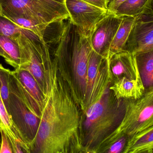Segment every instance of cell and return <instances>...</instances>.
Listing matches in <instances>:
<instances>
[{
  "label": "cell",
  "instance_id": "cell-1",
  "mask_svg": "<svg viewBox=\"0 0 153 153\" xmlns=\"http://www.w3.org/2000/svg\"><path fill=\"white\" fill-rule=\"evenodd\" d=\"M81 110L56 67L36 137L29 153H78L81 150Z\"/></svg>",
  "mask_w": 153,
  "mask_h": 153
},
{
  "label": "cell",
  "instance_id": "cell-2",
  "mask_svg": "<svg viewBox=\"0 0 153 153\" xmlns=\"http://www.w3.org/2000/svg\"><path fill=\"white\" fill-rule=\"evenodd\" d=\"M49 41L56 45L53 57L57 70L82 111L86 95L88 60L92 49L90 36L68 18L60 21Z\"/></svg>",
  "mask_w": 153,
  "mask_h": 153
},
{
  "label": "cell",
  "instance_id": "cell-3",
  "mask_svg": "<svg viewBox=\"0 0 153 153\" xmlns=\"http://www.w3.org/2000/svg\"><path fill=\"white\" fill-rule=\"evenodd\" d=\"M109 87L99 100L81 111L79 129L81 149L97 152L120 127L125 111V99H117Z\"/></svg>",
  "mask_w": 153,
  "mask_h": 153
},
{
  "label": "cell",
  "instance_id": "cell-4",
  "mask_svg": "<svg viewBox=\"0 0 153 153\" xmlns=\"http://www.w3.org/2000/svg\"><path fill=\"white\" fill-rule=\"evenodd\" d=\"M1 14L44 39L50 23L69 18L66 0H0Z\"/></svg>",
  "mask_w": 153,
  "mask_h": 153
},
{
  "label": "cell",
  "instance_id": "cell-5",
  "mask_svg": "<svg viewBox=\"0 0 153 153\" xmlns=\"http://www.w3.org/2000/svg\"><path fill=\"white\" fill-rule=\"evenodd\" d=\"M14 40L19 45L20 54L18 69L30 73L47 99L52 86L53 69L49 45L28 30Z\"/></svg>",
  "mask_w": 153,
  "mask_h": 153
},
{
  "label": "cell",
  "instance_id": "cell-6",
  "mask_svg": "<svg viewBox=\"0 0 153 153\" xmlns=\"http://www.w3.org/2000/svg\"><path fill=\"white\" fill-rule=\"evenodd\" d=\"M9 87L8 114L13 128L28 147L36 137L40 118L29 109L22 99L12 71L9 75Z\"/></svg>",
  "mask_w": 153,
  "mask_h": 153
},
{
  "label": "cell",
  "instance_id": "cell-7",
  "mask_svg": "<svg viewBox=\"0 0 153 153\" xmlns=\"http://www.w3.org/2000/svg\"><path fill=\"white\" fill-rule=\"evenodd\" d=\"M125 100V116L117 132H124L132 140L139 133L153 126V88L145 91L139 99Z\"/></svg>",
  "mask_w": 153,
  "mask_h": 153
},
{
  "label": "cell",
  "instance_id": "cell-8",
  "mask_svg": "<svg viewBox=\"0 0 153 153\" xmlns=\"http://www.w3.org/2000/svg\"><path fill=\"white\" fill-rule=\"evenodd\" d=\"M134 18V22L128 38L125 50L135 56L153 51V4Z\"/></svg>",
  "mask_w": 153,
  "mask_h": 153
},
{
  "label": "cell",
  "instance_id": "cell-9",
  "mask_svg": "<svg viewBox=\"0 0 153 153\" xmlns=\"http://www.w3.org/2000/svg\"><path fill=\"white\" fill-rule=\"evenodd\" d=\"M12 71L22 99L29 109L40 118L47 99L37 81L27 70L17 69Z\"/></svg>",
  "mask_w": 153,
  "mask_h": 153
},
{
  "label": "cell",
  "instance_id": "cell-10",
  "mask_svg": "<svg viewBox=\"0 0 153 153\" xmlns=\"http://www.w3.org/2000/svg\"><path fill=\"white\" fill-rule=\"evenodd\" d=\"M66 6L71 21L89 36L96 24L108 13L107 10L81 0H66Z\"/></svg>",
  "mask_w": 153,
  "mask_h": 153
},
{
  "label": "cell",
  "instance_id": "cell-11",
  "mask_svg": "<svg viewBox=\"0 0 153 153\" xmlns=\"http://www.w3.org/2000/svg\"><path fill=\"white\" fill-rule=\"evenodd\" d=\"M123 19V16L108 13L95 25L90 36L92 48L105 59H107L112 40Z\"/></svg>",
  "mask_w": 153,
  "mask_h": 153
},
{
  "label": "cell",
  "instance_id": "cell-12",
  "mask_svg": "<svg viewBox=\"0 0 153 153\" xmlns=\"http://www.w3.org/2000/svg\"><path fill=\"white\" fill-rule=\"evenodd\" d=\"M108 62L111 84L122 78L130 80H142L136 56L124 50L113 55Z\"/></svg>",
  "mask_w": 153,
  "mask_h": 153
},
{
  "label": "cell",
  "instance_id": "cell-13",
  "mask_svg": "<svg viewBox=\"0 0 153 153\" xmlns=\"http://www.w3.org/2000/svg\"><path fill=\"white\" fill-rule=\"evenodd\" d=\"M111 90L117 99L137 100L143 95L145 90L142 80L122 78L110 84Z\"/></svg>",
  "mask_w": 153,
  "mask_h": 153
},
{
  "label": "cell",
  "instance_id": "cell-14",
  "mask_svg": "<svg viewBox=\"0 0 153 153\" xmlns=\"http://www.w3.org/2000/svg\"><path fill=\"white\" fill-rule=\"evenodd\" d=\"M134 20V17L123 16V19L110 45L107 60H109L115 54L125 50L126 43Z\"/></svg>",
  "mask_w": 153,
  "mask_h": 153
},
{
  "label": "cell",
  "instance_id": "cell-15",
  "mask_svg": "<svg viewBox=\"0 0 153 153\" xmlns=\"http://www.w3.org/2000/svg\"><path fill=\"white\" fill-rule=\"evenodd\" d=\"M131 137L122 131L115 133L98 149V153H128Z\"/></svg>",
  "mask_w": 153,
  "mask_h": 153
},
{
  "label": "cell",
  "instance_id": "cell-16",
  "mask_svg": "<svg viewBox=\"0 0 153 153\" xmlns=\"http://www.w3.org/2000/svg\"><path fill=\"white\" fill-rule=\"evenodd\" d=\"M136 59L145 90L153 88V51L137 55Z\"/></svg>",
  "mask_w": 153,
  "mask_h": 153
},
{
  "label": "cell",
  "instance_id": "cell-17",
  "mask_svg": "<svg viewBox=\"0 0 153 153\" xmlns=\"http://www.w3.org/2000/svg\"><path fill=\"white\" fill-rule=\"evenodd\" d=\"M104 59L105 58H103L102 56L96 53L92 48L89 55V60H88L87 77H86L87 87H86V95H85L84 106L82 111L84 109L85 103L90 96L94 83L97 80L101 64Z\"/></svg>",
  "mask_w": 153,
  "mask_h": 153
},
{
  "label": "cell",
  "instance_id": "cell-18",
  "mask_svg": "<svg viewBox=\"0 0 153 153\" xmlns=\"http://www.w3.org/2000/svg\"><path fill=\"white\" fill-rule=\"evenodd\" d=\"M153 4V0H125L118 6L114 13L118 16L135 17L143 13Z\"/></svg>",
  "mask_w": 153,
  "mask_h": 153
},
{
  "label": "cell",
  "instance_id": "cell-19",
  "mask_svg": "<svg viewBox=\"0 0 153 153\" xmlns=\"http://www.w3.org/2000/svg\"><path fill=\"white\" fill-rule=\"evenodd\" d=\"M0 46L11 60L12 67L14 70L19 68L20 54L17 42L9 37L0 34Z\"/></svg>",
  "mask_w": 153,
  "mask_h": 153
},
{
  "label": "cell",
  "instance_id": "cell-20",
  "mask_svg": "<svg viewBox=\"0 0 153 153\" xmlns=\"http://www.w3.org/2000/svg\"><path fill=\"white\" fill-rule=\"evenodd\" d=\"M146 147H153V126L139 133L133 138L128 152Z\"/></svg>",
  "mask_w": 153,
  "mask_h": 153
},
{
  "label": "cell",
  "instance_id": "cell-21",
  "mask_svg": "<svg viewBox=\"0 0 153 153\" xmlns=\"http://www.w3.org/2000/svg\"><path fill=\"white\" fill-rule=\"evenodd\" d=\"M10 71L4 67L0 63V93L8 113L10 95L9 78Z\"/></svg>",
  "mask_w": 153,
  "mask_h": 153
},
{
  "label": "cell",
  "instance_id": "cell-22",
  "mask_svg": "<svg viewBox=\"0 0 153 153\" xmlns=\"http://www.w3.org/2000/svg\"><path fill=\"white\" fill-rule=\"evenodd\" d=\"M7 135L14 153H29L28 148L22 141L19 134L13 133L12 130H7L0 127Z\"/></svg>",
  "mask_w": 153,
  "mask_h": 153
},
{
  "label": "cell",
  "instance_id": "cell-23",
  "mask_svg": "<svg viewBox=\"0 0 153 153\" xmlns=\"http://www.w3.org/2000/svg\"><path fill=\"white\" fill-rule=\"evenodd\" d=\"M0 127L7 130H13L14 129L10 117L7 112L2 99L0 93Z\"/></svg>",
  "mask_w": 153,
  "mask_h": 153
},
{
  "label": "cell",
  "instance_id": "cell-24",
  "mask_svg": "<svg viewBox=\"0 0 153 153\" xmlns=\"http://www.w3.org/2000/svg\"><path fill=\"white\" fill-rule=\"evenodd\" d=\"M1 136V146L0 153H14L7 135L2 130L0 129Z\"/></svg>",
  "mask_w": 153,
  "mask_h": 153
},
{
  "label": "cell",
  "instance_id": "cell-25",
  "mask_svg": "<svg viewBox=\"0 0 153 153\" xmlns=\"http://www.w3.org/2000/svg\"><path fill=\"white\" fill-rule=\"evenodd\" d=\"M125 0H107L108 13H114L117 8Z\"/></svg>",
  "mask_w": 153,
  "mask_h": 153
},
{
  "label": "cell",
  "instance_id": "cell-26",
  "mask_svg": "<svg viewBox=\"0 0 153 153\" xmlns=\"http://www.w3.org/2000/svg\"><path fill=\"white\" fill-rule=\"evenodd\" d=\"M81 1L99 8L107 10V0H81Z\"/></svg>",
  "mask_w": 153,
  "mask_h": 153
},
{
  "label": "cell",
  "instance_id": "cell-27",
  "mask_svg": "<svg viewBox=\"0 0 153 153\" xmlns=\"http://www.w3.org/2000/svg\"><path fill=\"white\" fill-rule=\"evenodd\" d=\"M153 147H146L130 151L128 153H153Z\"/></svg>",
  "mask_w": 153,
  "mask_h": 153
},
{
  "label": "cell",
  "instance_id": "cell-28",
  "mask_svg": "<svg viewBox=\"0 0 153 153\" xmlns=\"http://www.w3.org/2000/svg\"><path fill=\"white\" fill-rule=\"evenodd\" d=\"M0 56H2L4 58L5 62L8 64L10 65L11 66H12V63L11 60L9 56L6 54V53L3 50L2 48L0 46Z\"/></svg>",
  "mask_w": 153,
  "mask_h": 153
},
{
  "label": "cell",
  "instance_id": "cell-29",
  "mask_svg": "<svg viewBox=\"0 0 153 153\" xmlns=\"http://www.w3.org/2000/svg\"><path fill=\"white\" fill-rule=\"evenodd\" d=\"M78 153H98L95 152L93 151H89V150H86V149H81L80 150V152Z\"/></svg>",
  "mask_w": 153,
  "mask_h": 153
},
{
  "label": "cell",
  "instance_id": "cell-30",
  "mask_svg": "<svg viewBox=\"0 0 153 153\" xmlns=\"http://www.w3.org/2000/svg\"><path fill=\"white\" fill-rule=\"evenodd\" d=\"M1 11H2L1 7V4H0V14H1Z\"/></svg>",
  "mask_w": 153,
  "mask_h": 153
},
{
  "label": "cell",
  "instance_id": "cell-31",
  "mask_svg": "<svg viewBox=\"0 0 153 153\" xmlns=\"http://www.w3.org/2000/svg\"><path fill=\"white\" fill-rule=\"evenodd\" d=\"M1 138H0V150H1Z\"/></svg>",
  "mask_w": 153,
  "mask_h": 153
}]
</instances>
